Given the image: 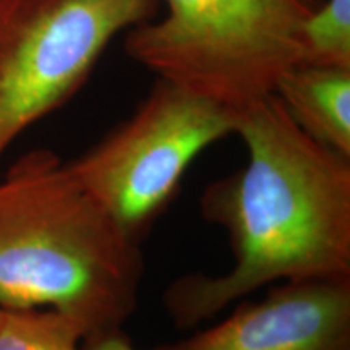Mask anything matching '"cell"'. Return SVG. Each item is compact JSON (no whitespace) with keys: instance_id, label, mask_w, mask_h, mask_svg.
<instances>
[{"instance_id":"5b68a950","label":"cell","mask_w":350,"mask_h":350,"mask_svg":"<svg viewBox=\"0 0 350 350\" xmlns=\"http://www.w3.org/2000/svg\"><path fill=\"white\" fill-rule=\"evenodd\" d=\"M159 0H0V159L85 85L113 39Z\"/></svg>"},{"instance_id":"9c48e42d","label":"cell","mask_w":350,"mask_h":350,"mask_svg":"<svg viewBox=\"0 0 350 350\" xmlns=\"http://www.w3.org/2000/svg\"><path fill=\"white\" fill-rule=\"evenodd\" d=\"M301 62L350 67V0H323L305 26Z\"/></svg>"},{"instance_id":"30bf717a","label":"cell","mask_w":350,"mask_h":350,"mask_svg":"<svg viewBox=\"0 0 350 350\" xmlns=\"http://www.w3.org/2000/svg\"><path fill=\"white\" fill-rule=\"evenodd\" d=\"M83 350H137L131 345L129 336L120 329H109L86 336L83 340Z\"/></svg>"},{"instance_id":"8992f818","label":"cell","mask_w":350,"mask_h":350,"mask_svg":"<svg viewBox=\"0 0 350 350\" xmlns=\"http://www.w3.org/2000/svg\"><path fill=\"white\" fill-rule=\"evenodd\" d=\"M152 350H350V278L284 281L216 326Z\"/></svg>"},{"instance_id":"277c9868","label":"cell","mask_w":350,"mask_h":350,"mask_svg":"<svg viewBox=\"0 0 350 350\" xmlns=\"http://www.w3.org/2000/svg\"><path fill=\"white\" fill-rule=\"evenodd\" d=\"M237 112L157 78L133 113L70 167L138 242L174 200L191 163L235 130Z\"/></svg>"},{"instance_id":"3957f363","label":"cell","mask_w":350,"mask_h":350,"mask_svg":"<svg viewBox=\"0 0 350 350\" xmlns=\"http://www.w3.org/2000/svg\"><path fill=\"white\" fill-rule=\"evenodd\" d=\"M167 12L125 33V52L157 78L240 112L274 94L301 62L323 0H164Z\"/></svg>"},{"instance_id":"7a4b0ae2","label":"cell","mask_w":350,"mask_h":350,"mask_svg":"<svg viewBox=\"0 0 350 350\" xmlns=\"http://www.w3.org/2000/svg\"><path fill=\"white\" fill-rule=\"evenodd\" d=\"M55 152L33 150L0 180V306L52 308L86 336L120 329L139 300L144 261Z\"/></svg>"},{"instance_id":"52a82bcc","label":"cell","mask_w":350,"mask_h":350,"mask_svg":"<svg viewBox=\"0 0 350 350\" xmlns=\"http://www.w3.org/2000/svg\"><path fill=\"white\" fill-rule=\"evenodd\" d=\"M274 94L310 138L350 157V67L300 62L279 78Z\"/></svg>"},{"instance_id":"6da1fadb","label":"cell","mask_w":350,"mask_h":350,"mask_svg":"<svg viewBox=\"0 0 350 350\" xmlns=\"http://www.w3.org/2000/svg\"><path fill=\"white\" fill-rule=\"evenodd\" d=\"M245 167L214 182L201 214L226 230L234 265L164 292L174 325L195 327L273 282L350 278V157L310 138L275 94L237 112Z\"/></svg>"},{"instance_id":"ba28073f","label":"cell","mask_w":350,"mask_h":350,"mask_svg":"<svg viewBox=\"0 0 350 350\" xmlns=\"http://www.w3.org/2000/svg\"><path fill=\"white\" fill-rule=\"evenodd\" d=\"M86 329L52 308H2L0 350H83Z\"/></svg>"}]
</instances>
